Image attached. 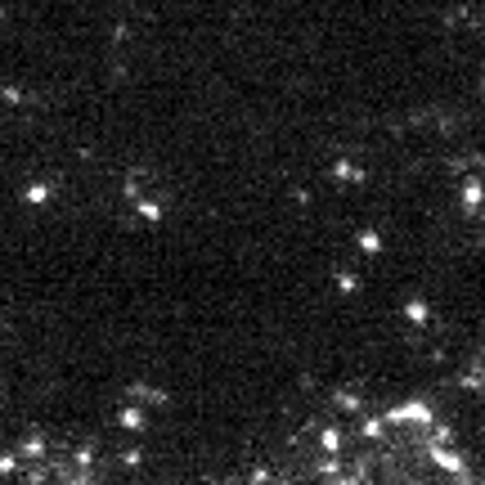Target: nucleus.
Here are the masks:
<instances>
[{
    "label": "nucleus",
    "mask_w": 485,
    "mask_h": 485,
    "mask_svg": "<svg viewBox=\"0 0 485 485\" xmlns=\"http://www.w3.org/2000/svg\"><path fill=\"white\" fill-rule=\"evenodd\" d=\"M230 485H481L454 432L427 405L377 409Z\"/></svg>",
    "instance_id": "obj_1"
}]
</instances>
